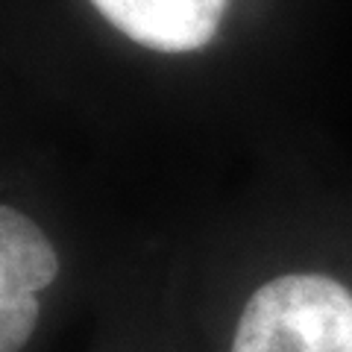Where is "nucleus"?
Masks as SVG:
<instances>
[{"label":"nucleus","instance_id":"obj_1","mask_svg":"<svg viewBox=\"0 0 352 352\" xmlns=\"http://www.w3.org/2000/svg\"><path fill=\"white\" fill-rule=\"evenodd\" d=\"M229 352H352V291L323 273H282L247 296Z\"/></svg>","mask_w":352,"mask_h":352},{"label":"nucleus","instance_id":"obj_2","mask_svg":"<svg viewBox=\"0 0 352 352\" xmlns=\"http://www.w3.org/2000/svg\"><path fill=\"white\" fill-rule=\"evenodd\" d=\"M62 256L47 232L15 206L0 203V352H27L47 317Z\"/></svg>","mask_w":352,"mask_h":352},{"label":"nucleus","instance_id":"obj_3","mask_svg":"<svg viewBox=\"0 0 352 352\" xmlns=\"http://www.w3.org/2000/svg\"><path fill=\"white\" fill-rule=\"evenodd\" d=\"M126 38L162 53L206 47L220 27L229 0H91Z\"/></svg>","mask_w":352,"mask_h":352}]
</instances>
